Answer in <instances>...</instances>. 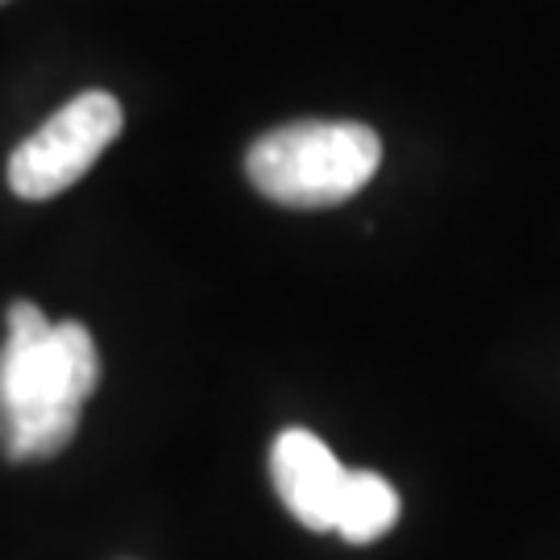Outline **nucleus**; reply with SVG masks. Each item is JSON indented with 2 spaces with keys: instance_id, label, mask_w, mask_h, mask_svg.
I'll use <instances>...</instances> for the list:
<instances>
[{
  "instance_id": "f257e3e1",
  "label": "nucleus",
  "mask_w": 560,
  "mask_h": 560,
  "mask_svg": "<svg viewBox=\"0 0 560 560\" xmlns=\"http://www.w3.org/2000/svg\"><path fill=\"white\" fill-rule=\"evenodd\" d=\"M101 353L80 320L50 324L38 303H9L0 345V453L9 460L59 457L96 395Z\"/></svg>"
},
{
  "instance_id": "f03ea898",
  "label": "nucleus",
  "mask_w": 560,
  "mask_h": 560,
  "mask_svg": "<svg viewBox=\"0 0 560 560\" xmlns=\"http://www.w3.org/2000/svg\"><path fill=\"white\" fill-rule=\"evenodd\" d=\"M382 166V141L358 120H295L266 133L245 154V175L282 208H337Z\"/></svg>"
},
{
  "instance_id": "7ed1b4c3",
  "label": "nucleus",
  "mask_w": 560,
  "mask_h": 560,
  "mask_svg": "<svg viewBox=\"0 0 560 560\" xmlns=\"http://www.w3.org/2000/svg\"><path fill=\"white\" fill-rule=\"evenodd\" d=\"M125 113L113 92H80L9 159V187L21 200H50L80 183L104 150L120 138Z\"/></svg>"
},
{
  "instance_id": "20e7f679",
  "label": "nucleus",
  "mask_w": 560,
  "mask_h": 560,
  "mask_svg": "<svg viewBox=\"0 0 560 560\" xmlns=\"http://www.w3.org/2000/svg\"><path fill=\"white\" fill-rule=\"evenodd\" d=\"M270 478L279 490L282 506L312 532H332L337 527V506L345 494L349 469L332 457V448L303 432L287 428L270 448Z\"/></svg>"
},
{
  "instance_id": "39448f33",
  "label": "nucleus",
  "mask_w": 560,
  "mask_h": 560,
  "mask_svg": "<svg viewBox=\"0 0 560 560\" xmlns=\"http://www.w3.org/2000/svg\"><path fill=\"white\" fill-rule=\"evenodd\" d=\"M395 523H399V494H395V486L382 478V474H370V469L349 474L332 532L345 536L349 544H374Z\"/></svg>"
},
{
  "instance_id": "423d86ee",
  "label": "nucleus",
  "mask_w": 560,
  "mask_h": 560,
  "mask_svg": "<svg viewBox=\"0 0 560 560\" xmlns=\"http://www.w3.org/2000/svg\"><path fill=\"white\" fill-rule=\"evenodd\" d=\"M0 4H4V0H0Z\"/></svg>"
}]
</instances>
